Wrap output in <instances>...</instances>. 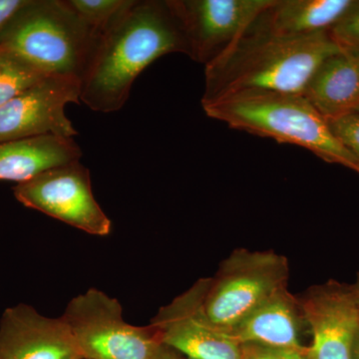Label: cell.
<instances>
[{"label":"cell","mask_w":359,"mask_h":359,"mask_svg":"<svg viewBox=\"0 0 359 359\" xmlns=\"http://www.w3.org/2000/svg\"><path fill=\"white\" fill-rule=\"evenodd\" d=\"M262 14L242 36L205 65L202 106L252 92L302 95L318 66L344 51L330 32L285 36L271 32Z\"/></svg>","instance_id":"1"},{"label":"cell","mask_w":359,"mask_h":359,"mask_svg":"<svg viewBox=\"0 0 359 359\" xmlns=\"http://www.w3.org/2000/svg\"><path fill=\"white\" fill-rule=\"evenodd\" d=\"M170 53L188 55V44L168 0H136L101 34L81 80L82 102L95 112L122 109L137 77Z\"/></svg>","instance_id":"2"},{"label":"cell","mask_w":359,"mask_h":359,"mask_svg":"<svg viewBox=\"0 0 359 359\" xmlns=\"http://www.w3.org/2000/svg\"><path fill=\"white\" fill-rule=\"evenodd\" d=\"M205 115L230 128L292 144L359 174V160L339 141L327 120L302 94L252 92L203 105Z\"/></svg>","instance_id":"3"},{"label":"cell","mask_w":359,"mask_h":359,"mask_svg":"<svg viewBox=\"0 0 359 359\" xmlns=\"http://www.w3.org/2000/svg\"><path fill=\"white\" fill-rule=\"evenodd\" d=\"M100 36L66 0H29L0 35V45L44 74L82 80Z\"/></svg>","instance_id":"4"},{"label":"cell","mask_w":359,"mask_h":359,"mask_svg":"<svg viewBox=\"0 0 359 359\" xmlns=\"http://www.w3.org/2000/svg\"><path fill=\"white\" fill-rule=\"evenodd\" d=\"M290 264L273 250L237 249L210 278L204 309L212 325L230 334L276 290L287 287Z\"/></svg>","instance_id":"5"},{"label":"cell","mask_w":359,"mask_h":359,"mask_svg":"<svg viewBox=\"0 0 359 359\" xmlns=\"http://www.w3.org/2000/svg\"><path fill=\"white\" fill-rule=\"evenodd\" d=\"M61 318L82 359H154L163 344L154 328L125 321L120 302L95 287L70 299Z\"/></svg>","instance_id":"6"},{"label":"cell","mask_w":359,"mask_h":359,"mask_svg":"<svg viewBox=\"0 0 359 359\" xmlns=\"http://www.w3.org/2000/svg\"><path fill=\"white\" fill-rule=\"evenodd\" d=\"M14 197L36 210L97 237L112 231V222L95 199L89 170L78 162L52 168L14 188Z\"/></svg>","instance_id":"7"},{"label":"cell","mask_w":359,"mask_h":359,"mask_svg":"<svg viewBox=\"0 0 359 359\" xmlns=\"http://www.w3.org/2000/svg\"><path fill=\"white\" fill-rule=\"evenodd\" d=\"M210 278H202L159 309L151 325L165 346L188 359H243L242 346L212 325L204 309Z\"/></svg>","instance_id":"8"},{"label":"cell","mask_w":359,"mask_h":359,"mask_svg":"<svg viewBox=\"0 0 359 359\" xmlns=\"http://www.w3.org/2000/svg\"><path fill=\"white\" fill-rule=\"evenodd\" d=\"M179 20L188 56L208 65L242 36L275 0H168Z\"/></svg>","instance_id":"9"},{"label":"cell","mask_w":359,"mask_h":359,"mask_svg":"<svg viewBox=\"0 0 359 359\" xmlns=\"http://www.w3.org/2000/svg\"><path fill=\"white\" fill-rule=\"evenodd\" d=\"M81 102V80L48 75L0 107V143L53 136L73 138L78 131L66 105Z\"/></svg>","instance_id":"10"},{"label":"cell","mask_w":359,"mask_h":359,"mask_svg":"<svg viewBox=\"0 0 359 359\" xmlns=\"http://www.w3.org/2000/svg\"><path fill=\"white\" fill-rule=\"evenodd\" d=\"M311 332L309 359H353L359 309L353 287L330 282L314 285L299 299Z\"/></svg>","instance_id":"11"},{"label":"cell","mask_w":359,"mask_h":359,"mask_svg":"<svg viewBox=\"0 0 359 359\" xmlns=\"http://www.w3.org/2000/svg\"><path fill=\"white\" fill-rule=\"evenodd\" d=\"M76 355L80 356L76 344L61 316L48 318L23 304L2 314L0 359H69Z\"/></svg>","instance_id":"12"},{"label":"cell","mask_w":359,"mask_h":359,"mask_svg":"<svg viewBox=\"0 0 359 359\" xmlns=\"http://www.w3.org/2000/svg\"><path fill=\"white\" fill-rule=\"evenodd\" d=\"M302 327H306L299 299L287 287L271 294L231 332L241 346L257 344L276 348L306 351L302 344Z\"/></svg>","instance_id":"13"},{"label":"cell","mask_w":359,"mask_h":359,"mask_svg":"<svg viewBox=\"0 0 359 359\" xmlns=\"http://www.w3.org/2000/svg\"><path fill=\"white\" fill-rule=\"evenodd\" d=\"M304 98L327 121L359 110V60L344 50L325 59L309 80Z\"/></svg>","instance_id":"14"},{"label":"cell","mask_w":359,"mask_h":359,"mask_svg":"<svg viewBox=\"0 0 359 359\" xmlns=\"http://www.w3.org/2000/svg\"><path fill=\"white\" fill-rule=\"evenodd\" d=\"M81 157V148L73 138L47 135L4 142L0 143V181L25 183Z\"/></svg>","instance_id":"15"},{"label":"cell","mask_w":359,"mask_h":359,"mask_svg":"<svg viewBox=\"0 0 359 359\" xmlns=\"http://www.w3.org/2000/svg\"><path fill=\"white\" fill-rule=\"evenodd\" d=\"M354 0H275L263 14L271 32L285 36H306L330 32Z\"/></svg>","instance_id":"16"},{"label":"cell","mask_w":359,"mask_h":359,"mask_svg":"<svg viewBox=\"0 0 359 359\" xmlns=\"http://www.w3.org/2000/svg\"><path fill=\"white\" fill-rule=\"evenodd\" d=\"M48 75L0 45V107Z\"/></svg>","instance_id":"17"},{"label":"cell","mask_w":359,"mask_h":359,"mask_svg":"<svg viewBox=\"0 0 359 359\" xmlns=\"http://www.w3.org/2000/svg\"><path fill=\"white\" fill-rule=\"evenodd\" d=\"M75 11L97 32L103 34L110 26L133 6L136 0H66Z\"/></svg>","instance_id":"18"},{"label":"cell","mask_w":359,"mask_h":359,"mask_svg":"<svg viewBox=\"0 0 359 359\" xmlns=\"http://www.w3.org/2000/svg\"><path fill=\"white\" fill-rule=\"evenodd\" d=\"M330 34L344 50L359 53V1L330 29Z\"/></svg>","instance_id":"19"},{"label":"cell","mask_w":359,"mask_h":359,"mask_svg":"<svg viewBox=\"0 0 359 359\" xmlns=\"http://www.w3.org/2000/svg\"><path fill=\"white\" fill-rule=\"evenodd\" d=\"M327 122L335 136L359 160V112Z\"/></svg>","instance_id":"20"},{"label":"cell","mask_w":359,"mask_h":359,"mask_svg":"<svg viewBox=\"0 0 359 359\" xmlns=\"http://www.w3.org/2000/svg\"><path fill=\"white\" fill-rule=\"evenodd\" d=\"M242 356L243 359H309L308 348L295 351L257 344H243Z\"/></svg>","instance_id":"21"},{"label":"cell","mask_w":359,"mask_h":359,"mask_svg":"<svg viewBox=\"0 0 359 359\" xmlns=\"http://www.w3.org/2000/svg\"><path fill=\"white\" fill-rule=\"evenodd\" d=\"M29 0H0V35Z\"/></svg>","instance_id":"22"},{"label":"cell","mask_w":359,"mask_h":359,"mask_svg":"<svg viewBox=\"0 0 359 359\" xmlns=\"http://www.w3.org/2000/svg\"><path fill=\"white\" fill-rule=\"evenodd\" d=\"M154 359H188L171 347L162 344Z\"/></svg>","instance_id":"23"},{"label":"cell","mask_w":359,"mask_h":359,"mask_svg":"<svg viewBox=\"0 0 359 359\" xmlns=\"http://www.w3.org/2000/svg\"><path fill=\"white\" fill-rule=\"evenodd\" d=\"M353 359H359V332L354 341Z\"/></svg>","instance_id":"24"},{"label":"cell","mask_w":359,"mask_h":359,"mask_svg":"<svg viewBox=\"0 0 359 359\" xmlns=\"http://www.w3.org/2000/svg\"><path fill=\"white\" fill-rule=\"evenodd\" d=\"M353 290L354 297H355L356 304H358L359 309V273L358 275V280H356L355 285H353Z\"/></svg>","instance_id":"25"},{"label":"cell","mask_w":359,"mask_h":359,"mask_svg":"<svg viewBox=\"0 0 359 359\" xmlns=\"http://www.w3.org/2000/svg\"><path fill=\"white\" fill-rule=\"evenodd\" d=\"M69 359H82L81 358H80V356H72V358H70Z\"/></svg>","instance_id":"26"},{"label":"cell","mask_w":359,"mask_h":359,"mask_svg":"<svg viewBox=\"0 0 359 359\" xmlns=\"http://www.w3.org/2000/svg\"><path fill=\"white\" fill-rule=\"evenodd\" d=\"M351 53H353V52H351ZM354 55L356 56V57H358V60H359V53H353Z\"/></svg>","instance_id":"27"},{"label":"cell","mask_w":359,"mask_h":359,"mask_svg":"<svg viewBox=\"0 0 359 359\" xmlns=\"http://www.w3.org/2000/svg\"><path fill=\"white\" fill-rule=\"evenodd\" d=\"M358 112H359V110H358Z\"/></svg>","instance_id":"28"}]
</instances>
